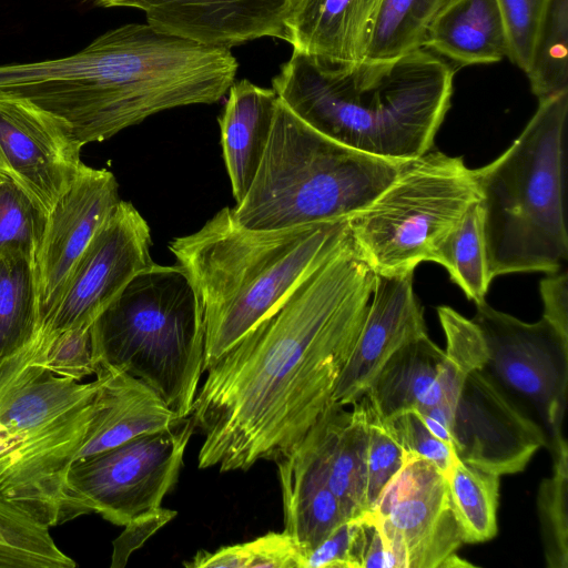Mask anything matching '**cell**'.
Returning <instances> with one entry per match:
<instances>
[{
  "mask_svg": "<svg viewBox=\"0 0 568 568\" xmlns=\"http://www.w3.org/2000/svg\"><path fill=\"white\" fill-rule=\"evenodd\" d=\"M151 244L148 222L131 202L120 200L80 256L37 338L91 325L135 275L154 263Z\"/></svg>",
  "mask_w": 568,
  "mask_h": 568,
  "instance_id": "7c38bea8",
  "label": "cell"
},
{
  "mask_svg": "<svg viewBox=\"0 0 568 568\" xmlns=\"http://www.w3.org/2000/svg\"><path fill=\"white\" fill-rule=\"evenodd\" d=\"M39 333L34 255L14 250L0 255V362L33 344Z\"/></svg>",
  "mask_w": 568,
  "mask_h": 568,
  "instance_id": "d4e9b609",
  "label": "cell"
},
{
  "mask_svg": "<svg viewBox=\"0 0 568 568\" xmlns=\"http://www.w3.org/2000/svg\"><path fill=\"white\" fill-rule=\"evenodd\" d=\"M454 74L450 64L424 48L352 64L293 49L272 88L298 119L325 136L407 162L432 149L450 106Z\"/></svg>",
  "mask_w": 568,
  "mask_h": 568,
  "instance_id": "7a4b0ae2",
  "label": "cell"
},
{
  "mask_svg": "<svg viewBox=\"0 0 568 568\" xmlns=\"http://www.w3.org/2000/svg\"><path fill=\"white\" fill-rule=\"evenodd\" d=\"M568 455L552 460V474L540 483L537 513L548 568H568Z\"/></svg>",
  "mask_w": 568,
  "mask_h": 568,
  "instance_id": "1f68e13d",
  "label": "cell"
},
{
  "mask_svg": "<svg viewBox=\"0 0 568 568\" xmlns=\"http://www.w3.org/2000/svg\"><path fill=\"white\" fill-rule=\"evenodd\" d=\"M369 511L397 568H440L465 544L447 478L426 459H405Z\"/></svg>",
  "mask_w": 568,
  "mask_h": 568,
  "instance_id": "8fae6325",
  "label": "cell"
},
{
  "mask_svg": "<svg viewBox=\"0 0 568 568\" xmlns=\"http://www.w3.org/2000/svg\"><path fill=\"white\" fill-rule=\"evenodd\" d=\"M98 379L58 376L36 343L0 362V500L53 527L77 516L67 475L95 412Z\"/></svg>",
  "mask_w": 568,
  "mask_h": 568,
  "instance_id": "277c9868",
  "label": "cell"
},
{
  "mask_svg": "<svg viewBox=\"0 0 568 568\" xmlns=\"http://www.w3.org/2000/svg\"><path fill=\"white\" fill-rule=\"evenodd\" d=\"M278 97L247 79L234 82L219 116L221 145L236 204L248 191L271 134Z\"/></svg>",
  "mask_w": 568,
  "mask_h": 568,
  "instance_id": "7402d4cb",
  "label": "cell"
},
{
  "mask_svg": "<svg viewBox=\"0 0 568 568\" xmlns=\"http://www.w3.org/2000/svg\"><path fill=\"white\" fill-rule=\"evenodd\" d=\"M349 565L351 568H397L371 511L349 520Z\"/></svg>",
  "mask_w": 568,
  "mask_h": 568,
  "instance_id": "f35d334b",
  "label": "cell"
},
{
  "mask_svg": "<svg viewBox=\"0 0 568 568\" xmlns=\"http://www.w3.org/2000/svg\"><path fill=\"white\" fill-rule=\"evenodd\" d=\"M379 0H298L286 20L294 50L339 64L364 59Z\"/></svg>",
  "mask_w": 568,
  "mask_h": 568,
  "instance_id": "ffe728a7",
  "label": "cell"
},
{
  "mask_svg": "<svg viewBox=\"0 0 568 568\" xmlns=\"http://www.w3.org/2000/svg\"><path fill=\"white\" fill-rule=\"evenodd\" d=\"M381 423L402 448L405 459H426L447 477L456 457L454 449L428 429L417 410H405Z\"/></svg>",
  "mask_w": 568,
  "mask_h": 568,
  "instance_id": "e575fe53",
  "label": "cell"
},
{
  "mask_svg": "<svg viewBox=\"0 0 568 568\" xmlns=\"http://www.w3.org/2000/svg\"><path fill=\"white\" fill-rule=\"evenodd\" d=\"M424 334L427 327L413 290V273L376 275L363 327L337 379L332 402L344 406L357 402L389 356Z\"/></svg>",
  "mask_w": 568,
  "mask_h": 568,
  "instance_id": "2e32d148",
  "label": "cell"
},
{
  "mask_svg": "<svg viewBox=\"0 0 568 568\" xmlns=\"http://www.w3.org/2000/svg\"><path fill=\"white\" fill-rule=\"evenodd\" d=\"M403 163L325 136L278 99L257 172L232 213L253 230L347 220L393 182Z\"/></svg>",
  "mask_w": 568,
  "mask_h": 568,
  "instance_id": "8992f818",
  "label": "cell"
},
{
  "mask_svg": "<svg viewBox=\"0 0 568 568\" xmlns=\"http://www.w3.org/2000/svg\"><path fill=\"white\" fill-rule=\"evenodd\" d=\"M81 149L59 118L0 95V180L17 185L47 214L81 171Z\"/></svg>",
  "mask_w": 568,
  "mask_h": 568,
  "instance_id": "4fadbf2b",
  "label": "cell"
},
{
  "mask_svg": "<svg viewBox=\"0 0 568 568\" xmlns=\"http://www.w3.org/2000/svg\"><path fill=\"white\" fill-rule=\"evenodd\" d=\"M275 463L282 489L284 530L294 539L302 558L349 519L304 443L300 442Z\"/></svg>",
  "mask_w": 568,
  "mask_h": 568,
  "instance_id": "44dd1931",
  "label": "cell"
},
{
  "mask_svg": "<svg viewBox=\"0 0 568 568\" xmlns=\"http://www.w3.org/2000/svg\"><path fill=\"white\" fill-rule=\"evenodd\" d=\"M95 375L99 382L95 412L77 459L165 429L180 419L162 397L139 378L104 367H98Z\"/></svg>",
  "mask_w": 568,
  "mask_h": 568,
  "instance_id": "d6986e66",
  "label": "cell"
},
{
  "mask_svg": "<svg viewBox=\"0 0 568 568\" xmlns=\"http://www.w3.org/2000/svg\"><path fill=\"white\" fill-rule=\"evenodd\" d=\"M120 200L113 173L83 164L49 211L34 255L39 331L60 300L80 256Z\"/></svg>",
  "mask_w": 568,
  "mask_h": 568,
  "instance_id": "9a60e30c",
  "label": "cell"
},
{
  "mask_svg": "<svg viewBox=\"0 0 568 568\" xmlns=\"http://www.w3.org/2000/svg\"><path fill=\"white\" fill-rule=\"evenodd\" d=\"M447 364L445 351L428 334L420 335L389 356L363 396L379 422L405 410L426 409L434 404L436 384Z\"/></svg>",
  "mask_w": 568,
  "mask_h": 568,
  "instance_id": "603a6c76",
  "label": "cell"
},
{
  "mask_svg": "<svg viewBox=\"0 0 568 568\" xmlns=\"http://www.w3.org/2000/svg\"><path fill=\"white\" fill-rule=\"evenodd\" d=\"M499 477L455 457L446 478L464 542H483L496 536Z\"/></svg>",
  "mask_w": 568,
  "mask_h": 568,
  "instance_id": "83f0119b",
  "label": "cell"
},
{
  "mask_svg": "<svg viewBox=\"0 0 568 568\" xmlns=\"http://www.w3.org/2000/svg\"><path fill=\"white\" fill-rule=\"evenodd\" d=\"M49 527L0 500V568H73Z\"/></svg>",
  "mask_w": 568,
  "mask_h": 568,
  "instance_id": "f1b7e54d",
  "label": "cell"
},
{
  "mask_svg": "<svg viewBox=\"0 0 568 568\" xmlns=\"http://www.w3.org/2000/svg\"><path fill=\"white\" fill-rule=\"evenodd\" d=\"M496 1L507 33V57L527 73L545 0Z\"/></svg>",
  "mask_w": 568,
  "mask_h": 568,
  "instance_id": "74e56055",
  "label": "cell"
},
{
  "mask_svg": "<svg viewBox=\"0 0 568 568\" xmlns=\"http://www.w3.org/2000/svg\"><path fill=\"white\" fill-rule=\"evenodd\" d=\"M91 325L69 328L47 339L36 338L38 362L53 374L75 381L95 374Z\"/></svg>",
  "mask_w": 568,
  "mask_h": 568,
  "instance_id": "836d02e7",
  "label": "cell"
},
{
  "mask_svg": "<svg viewBox=\"0 0 568 568\" xmlns=\"http://www.w3.org/2000/svg\"><path fill=\"white\" fill-rule=\"evenodd\" d=\"M568 0H545L527 71L531 91L542 100L568 90Z\"/></svg>",
  "mask_w": 568,
  "mask_h": 568,
  "instance_id": "f546056e",
  "label": "cell"
},
{
  "mask_svg": "<svg viewBox=\"0 0 568 568\" xmlns=\"http://www.w3.org/2000/svg\"><path fill=\"white\" fill-rule=\"evenodd\" d=\"M568 90L539 100L523 132L474 170L488 272H559L568 258L565 141Z\"/></svg>",
  "mask_w": 568,
  "mask_h": 568,
  "instance_id": "5b68a950",
  "label": "cell"
},
{
  "mask_svg": "<svg viewBox=\"0 0 568 568\" xmlns=\"http://www.w3.org/2000/svg\"><path fill=\"white\" fill-rule=\"evenodd\" d=\"M91 342L97 368L128 373L178 417L191 414L203 373L204 322L179 264L153 263L135 275L93 321Z\"/></svg>",
  "mask_w": 568,
  "mask_h": 568,
  "instance_id": "52a82bcc",
  "label": "cell"
},
{
  "mask_svg": "<svg viewBox=\"0 0 568 568\" xmlns=\"http://www.w3.org/2000/svg\"><path fill=\"white\" fill-rule=\"evenodd\" d=\"M194 429L189 415L165 429L74 460L67 485L77 516L97 513L125 526L161 507L178 481Z\"/></svg>",
  "mask_w": 568,
  "mask_h": 568,
  "instance_id": "30bf717a",
  "label": "cell"
},
{
  "mask_svg": "<svg viewBox=\"0 0 568 568\" xmlns=\"http://www.w3.org/2000/svg\"><path fill=\"white\" fill-rule=\"evenodd\" d=\"M300 568H351L349 520L301 558Z\"/></svg>",
  "mask_w": 568,
  "mask_h": 568,
  "instance_id": "60d3db41",
  "label": "cell"
},
{
  "mask_svg": "<svg viewBox=\"0 0 568 568\" xmlns=\"http://www.w3.org/2000/svg\"><path fill=\"white\" fill-rule=\"evenodd\" d=\"M450 436L458 459L498 476L524 470L535 453L546 447L538 425L481 369L464 377Z\"/></svg>",
  "mask_w": 568,
  "mask_h": 568,
  "instance_id": "5bb4252c",
  "label": "cell"
},
{
  "mask_svg": "<svg viewBox=\"0 0 568 568\" xmlns=\"http://www.w3.org/2000/svg\"><path fill=\"white\" fill-rule=\"evenodd\" d=\"M423 48L460 64L499 62L508 40L496 0H453L428 29Z\"/></svg>",
  "mask_w": 568,
  "mask_h": 568,
  "instance_id": "cb8c5ba5",
  "label": "cell"
},
{
  "mask_svg": "<svg viewBox=\"0 0 568 568\" xmlns=\"http://www.w3.org/2000/svg\"><path fill=\"white\" fill-rule=\"evenodd\" d=\"M349 236L348 219L278 230L240 225L225 206L169 248L201 304L206 372Z\"/></svg>",
  "mask_w": 568,
  "mask_h": 568,
  "instance_id": "3957f363",
  "label": "cell"
},
{
  "mask_svg": "<svg viewBox=\"0 0 568 568\" xmlns=\"http://www.w3.org/2000/svg\"><path fill=\"white\" fill-rule=\"evenodd\" d=\"M175 516L176 511L159 507L128 523L113 541L111 568H123L129 557Z\"/></svg>",
  "mask_w": 568,
  "mask_h": 568,
  "instance_id": "ab89813d",
  "label": "cell"
},
{
  "mask_svg": "<svg viewBox=\"0 0 568 568\" xmlns=\"http://www.w3.org/2000/svg\"><path fill=\"white\" fill-rule=\"evenodd\" d=\"M47 215L17 185L0 180V255L14 250L36 255Z\"/></svg>",
  "mask_w": 568,
  "mask_h": 568,
  "instance_id": "d6a6232c",
  "label": "cell"
},
{
  "mask_svg": "<svg viewBox=\"0 0 568 568\" xmlns=\"http://www.w3.org/2000/svg\"><path fill=\"white\" fill-rule=\"evenodd\" d=\"M453 0H379L363 60H387L423 48L426 33Z\"/></svg>",
  "mask_w": 568,
  "mask_h": 568,
  "instance_id": "4316f807",
  "label": "cell"
},
{
  "mask_svg": "<svg viewBox=\"0 0 568 568\" xmlns=\"http://www.w3.org/2000/svg\"><path fill=\"white\" fill-rule=\"evenodd\" d=\"M427 261L440 264L476 305L485 302L493 278L488 272L481 212L474 203L430 248Z\"/></svg>",
  "mask_w": 568,
  "mask_h": 568,
  "instance_id": "484cf974",
  "label": "cell"
},
{
  "mask_svg": "<svg viewBox=\"0 0 568 568\" xmlns=\"http://www.w3.org/2000/svg\"><path fill=\"white\" fill-rule=\"evenodd\" d=\"M329 402L303 442L351 520L367 511L366 458L369 408L364 396L352 404Z\"/></svg>",
  "mask_w": 568,
  "mask_h": 568,
  "instance_id": "ac0fdd59",
  "label": "cell"
},
{
  "mask_svg": "<svg viewBox=\"0 0 568 568\" xmlns=\"http://www.w3.org/2000/svg\"><path fill=\"white\" fill-rule=\"evenodd\" d=\"M544 315L558 333L568 339V277L556 272L546 276L539 285Z\"/></svg>",
  "mask_w": 568,
  "mask_h": 568,
  "instance_id": "b9f144b4",
  "label": "cell"
},
{
  "mask_svg": "<svg viewBox=\"0 0 568 568\" xmlns=\"http://www.w3.org/2000/svg\"><path fill=\"white\" fill-rule=\"evenodd\" d=\"M475 567L471 562L460 558L456 552L447 557L440 568H466Z\"/></svg>",
  "mask_w": 568,
  "mask_h": 568,
  "instance_id": "ee69618b",
  "label": "cell"
},
{
  "mask_svg": "<svg viewBox=\"0 0 568 568\" xmlns=\"http://www.w3.org/2000/svg\"><path fill=\"white\" fill-rule=\"evenodd\" d=\"M404 463L402 448L369 409L365 495L367 511L372 510Z\"/></svg>",
  "mask_w": 568,
  "mask_h": 568,
  "instance_id": "8d00e7d4",
  "label": "cell"
},
{
  "mask_svg": "<svg viewBox=\"0 0 568 568\" xmlns=\"http://www.w3.org/2000/svg\"><path fill=\"white\" fill-rule=\"evenodd\" d=\"M478 200L464 159L430 149L404 162L393 182L348 219L349 234L376 275L414 273Z\"/></svg>",
  "mask_w": 568,
  "mask_h": 568,
  "instance_id": "ba28073f",
  "label": "cell"
},
{
  "mask_svg": "<svg viewBox=\"0 0 568 568\" xmlns=\"http://www.w3.org/2000/svg\"><path fill=\"white\" fill-rule=\"evenodd\" d=\"M298 0H153L144 11L154 29L231 49L258 38L286 41V20Z\"/></svg>",
  "mask_w": 568,
  "mask_h": 568,
  "instance_id": "e0dca14e",
  "label": "cell"
},
{
  "mask_svg": "<svg viewBox=\"0 0 568 568\" xmlns=\"http://www.w3.org/2000/svg\"><path fill=\"white\" fill-rule=\"evenodd\" d=\"M480 328L483 372L538 427L552 460L568 455L564 419L568 389V339L545 318L526 323L485 302L471 318Z\"/></svg>",
  "mask_w": 568,
  "mask_h": 568,
  "instance_id": "9c48e42d",
  "label": "cell"
},
{
  "mask_svg": "<svg viewBox=\"0 0 568 568\" xmlns=\"http://www.w3.org/2000/svg\"><path fill=\"white\" fill-rule=\"evenodd\" d=\"M94 6L102 8L130 7L145 11L153 0H89Z\"/></svg>",
  "mask_w": 568,
  "mask_h": 568,
  "instance_id": "7bdbcfd3",
  "label": "cell"
},
{
  "mask_svg": "<svg viewBox=\"0 0 568 568\" xmlns=\"http://www.w3.org/2000/svg\"><path fill=\"white\" fill-rule=\"evenodd\" d=\"M439 323L446 337L445 354L464 375L483 369L487 346L478 325L449 306L437 307Z\"/></svg>",
  "mask_w": 568,
  "mask_h": 568,
  "instance_id": "d590c367",
  "label": "cell"
},
{
  "mask_svg": "<svg viewBox=\"0 0 568 568\" xmlns=\"http://www.w3.org/2000/svg\"><path fill=\"white\" fill-rule=\"evenodd\" d=\"M376 274L349 236L206 372L190 416L199 468L276 462L332 400L363 327Z\"/></svg>",
  "mask_w": 568,
  "mask_h": 568,
  "instance_id": "6da1fadb",
  "label": "cell"
},
{
  "mask_svg": "<svg viewBox=\"0 0 568 568\" xmlns=\"http://www.w3.org/2000/svg\"><path fill=\"white\" fill-rule=\"evenodd\" d=\"M301 552L285 530L267 532L254 540L226 546L214 552L200 550L187 568H300Z\"/></svg>",
  "mask_w": 568,
  "mask_h": 568,
  "instance_id": "4dcf8cb0",
  "label": "cell"
}]
</instances>
